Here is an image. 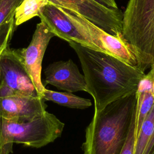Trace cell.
Instances as JSON below:
<instances>
[{"label": "cell", "instance_id": "6da1fadb", "mask_svg": "<svg viewBox=\"0 0 154 154\" xmlns=\"http://www.w3.org/2000/svg\"><path fill=\"white\" fill-rule=\"evenodd\" d=\"M80 61L87 92L94 101V111L136 93L144 72L107 54L69 42Z\"/></svg>", "mask_w": 154, "mask_h": 154}, {"label": "cell", "instance_id": "7a4b0ae2", "mask_svg": "<svg viewBox=\"0 0 154 154\" xmlns=\"http://www.w3.org/2000/svg\"><path fill=\"white\" fill-rule=\"evenodd\" d=\"M50 31L59 38L113 56L137 67V59L122 35L106 32L84 16L54 4L46 5L39 14Z\"/></svg>", "mask_w": 154, "mask_h": 154}, {"label": "cell", "instance_id": "3957f363", "mask_svg": "<svg viewBox=\"0 0 154 154\" xmlns=\"http://www.w3.org/2000/svg\"><path fill=\"white\" fill-rule=\"evenodd\" d=\"M136 93L94 111L85 131L84 154H120L135 115Z\"/></svg>", "mask_w": 154, "mask_h": 154}, {"label": "cell", "instance_id": "277c9868", "mask_svg": "<svg viewBox=\"0 0 154 154\" xmlns=\"http://www.w3.org/2000/svg\"><path fill=\"white\" fill-rule=\"evenodd\" d=\"M123 38L133 52L137 67L150 68L154 61V0H129L123 13Z\"/></svg>", "mask_w": 154, "mask_h": 154}, {"label": "cell", "instance_id": "5b68a950", "mask_svg": "<svg viewBox=\"0 0 154 154\" xmlns=\"http://www.w3.org/2000/svg\"><path fill=\"white\" fill-rule=\"evenodd\" d=\"M64 123L54 114L45 111L28 121L0 119V154H10L14 143L40 148L61 135Z\"/></svg>", "mask_w": 154, "mask_h": 154}, {"label": "cell", "instance_id": "8992f818", "mask_svg": "<svg viewBox=\"0 0 154 154\" xmlns=\"http://www.w3.org/2000/svg\"><path fill=\"white\" fill-rule=\"evenodd\" d=\"M56 5L73 11L113 35H122L123 13L94 0H49Z\"/></svg>", "mask_w": 154, "mask_h": 154}, {"label": "cell", "instance_id": "52a82bcc", "mask_svg": "<svg viewBox=\"0 0 154 154\" xmlns=\"http://www.w3.org/2000/svg\"><path fill=\"white\" fill-rule=\"evenodd\" d=\"M55 35L43 22L37 24L29 45L18 49L23 63L39 96L43 97L45 87L42 82V65L46 49Z\"/></svg>", "mask_w": 154, "mask_h": 154}, {"label": "cell", "instance_id": "ba28073f", "mask_svg": "<svg viewBox=\"0 0 154 154\" xmlns=\"http://www.w3.org/2000/svg\"><path fill=\"white\" fill-rule=\"evenodd\" d=\"M0 85L10 88L15 95L39 96L23 64L18 49L8 46L0 56Z\"/></svg>", "mask_w": 154, "mask_h": 154}, {"label": "cell", "instance_id": "9c48e42d", "mask_svg": "<svg viewBox=\"0 0 154 154\" xmlns=\"http://www.w3.org/2000/svg\"><path fill=\"white\" fill-rule=\"evenodd\" d=\"M45 100L40 96L16 94L0 97V119L28 121L46 111Z\"/></svg>", "mask_w": 154, "mask_h": 154}, {"label": "cell", "instance_id": "30bf717a", "mask_svg": "<svg viewBox=\"0 0 154 154\" xmlns=\"http://www.w3.org/2000/svg\"><path fill=\"white\" fill-rule=\"evenodd\" d=\"M44 73L46 84L70 93L87 92L84 75L80 73L76 64L70 59L50 64L45 69Z\"/></svg>", "mask_w": 154, "mask_h": 154}, {"label": "cell", "instance_id": "8fae6325", "mask_svg": "<svg viewBox=\"0 0 154 154\" xmlns=\"http://www.w3.org/2000/svg\"><path fill=\"white\" fill-rule=\"evenodd\" d=\"M42 97L45 100L52 101L70 108L85 109L91 106L90 99L79 97L68 91L59 92L45 88Z\"/></svg>", "mask_w": 154, "mask_h": 154}, {"label": "cell", "instance_id": "7c38bea8", "mask_svg": "<svg viewBox=\"0 0 154 154\" xmlns=\"http://www.w3.org/2000/svg\"><path fill=\"white\" fill-rule=\"evenodd\" d=\"M49 2V0H23L15 10V26L17 27L32 17L38 16L40 10Z\"/></svg>", "mask_w": 154, "mask_h": 154}, {"label": "cell", "instance_id": "4fadbf2b", "mask_svg": "<svg viewBox=\"0 0 154 154\" xmlns=\"http://www.w3.org/2000/svg\"><path fill=\"white\" fill-rule=\"evenodd\" d=\"M136 105L135 115L134 134L136 138L146 117L151 110L154 104V98L152 93L136 92Z\"/></svg>", "mask_w": 154, "mask_h": 154}, {"label": "cell", "instance_id": "5bb4252c", "mask_svg": "<svg viewBox=\"0 0 154 154\" xmlns=\"http://www.w3.org/2000/svg\"><path fill=\"white\" fill-rule=\"evenodd\" d=\"M154 128V104L135 138L134 154H144Z\"/></svg>", "mask_w": 154, "mask_h": 154}, {"label": "cell", "instance_id": "9a60e30c", "mask_svg": "<svg viewBox=\"0 0 154 154\" xmlns=\"http://www.w3.org/2000/svg\"><path fill=\"white\" fill-rule=\"evenodd\" d=\"M23 0H2L0 3V26L15 13Z\"/></svg>", "mask_w": 154, "mask_h": 154}, {"label": "cell", "instance_id": "2e32d148", "mask_svg": "<svg viewBox=\"0 0 154 154\" xmlns=\"http://www.w3.org/2000/svg\"><path fill=\"white\" fill-rule=\"evenodd\" d=\"M135 118L131 124L127 139L120 154H134L135 137L134 134Z\"/></svg>", "mask_w": 154, "mask_h": 154}, {"label": "cell", "instance_id": "e0dca14e", "mask_svg": "<svg viewBox=\"0 0 154 154\" xmlns=\"http://www.w3.org/2000/svg\"><path fill=\"white\" fill-rule=\"evenodd\" d=\"M94 1L109 8H112L114 9L119 8L116 0H94Z\"/></svg>", "mask_w": 154, "mask_h": 154}, {"label": "cell", "instance_id": "ac0fdd59", "mask_svg": "<svg viewBox=\"0 0 154 154\" xmlns=\"http://www.w3.org/2000/svg\"><path fill=\"white\" fill-rule=\"evenodd\" d=\"M152 95L153 97L154 98V82H153V90H152Z\"/></svg>", "mask_w": 154, "mask_h": 154}, {"label": "cell", "instance_id": "d6986e66", "mask_svg": "<svg viewBox=\"0 0 154 154\" xmlns=\"http://www.w3.org/2000/svg\"><path fill=\"white\" fill-rule=\"evenodd\" d=\"M150 68H152V69H153L154 70V61H153V63H152V64Z\"/></svg>", "mask_w": 154, "mask_h": 154}, {"label": "cell", "instance_id": "ffe728a7", "mask_svg": "<svg viewBox=\"0 0 154 154\" xmlns=\"http://www.w3.org/2000/svg\"><path fill=\"white\" fill-rule=\"evenodd\" d=\"M152 154H154V152H153Z\"/></svg>", "mask_w": 154, "mask_h": 154}, {"label": "cell", "instance_id": "44dd1931", "mask_svg": "<svg viewBox=\"0 0 154 154\" xmlns=\"http://www.w3.org/2000/svg\"><path fill=\"white\" fill-rule=\"evenodd\" d=\"M2 1V0H0V3H1V2Z\"/></svg>", "mask_w": 154, "mask_h": 154}, {"label": "cell", "instance_id": "7402d4cb", "mask_svg": "<svg viewBox=\"0 0 154 154\" xmlns=\"http://www.w3.org/2000/svg\"><path fill=\"white\" fill-rule=\"evenodd\" d=\"M0 56H1V55H0Z\"/></svg>", "mask_w": 154, "mask_h": 154}]
</instances>
